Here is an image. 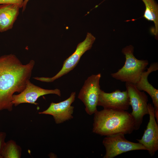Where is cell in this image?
<instances>
[{"label":"cell","instance_id":"cell-1","mask_svg":"<svg viewBox=\"0 0 158 158\" xmlns=\"http://www.w3.org/2000/svg\"><path fill=\"white\" fill-rule=\"evenodd\" d=\"M35 63V61L31 60L23 64L13 54L0 56V112L13 110V96L25 89Z\"/></svg>","mask_w":158,"mask_h":158},{"label":"cell","instance_id":"cell-2","mask_svg":"<svg viewBox=\"0 0 158 158\" xmlns=\"http://www.w3.org/2000/svg\"><path fill=\"white\" fill-rule=\"evenodd\" d=\"M92 132L101 136L130 134L135 130L134 119L126 111L104 109L94 114Z\"/></svg>","mask_w":158,"mask_h":158},{"label":"cell","instance_id":"cell-3","mask_svg":"<svg viewBox=\"0 0 158 158\" xmlns=\"http://www.w3.org/2000/svg\"><path fill=\"white\" fill-rule=\"evenodd\" d=\"M134 47L132 45L123 48L122 53L126 60L123 66L116 72L111 74V77L122 82L135 85L149 64L147 60H139L134 55Z\"/></svg>","mask_w":158,"mask_h":158},{"label":"cell","instance_id":"cell-4","mask_svg":"<svg viewBox=\"0 0 158 158\" xmlns=\"http://www.w3.org/2000/svg\"><path fill=\"white\" fill-rule=\"evenodd\" d=\"M95 40V37L88 32L84 40L78 44L75 52L64 61L61 69L55 75L51 77H36L33 78L41 81L50 83L68 73L77 66L83 55L91 48Z\"/></svg>","mask_w":158,"mask_h":158},{"label":"cell","instance_id":"cell-5","mask_svg":"<svg viewBox=\"0 0 158 158\" xmlns=\"http://www.w3.org/2000/svg\"><path fill=\"white\" fill-rule=\"evenodd\" d=\"M102 143L106 150L104 158H113L130 151L147 150L140 143L134 142L127 140L124 134L121 133L106 136L103 140Z\"/></svg>","mask_w":158,"mask_h":158},{"label":"cell","instance_id":"cell-6","mask_svg":"<svg viewBox=\"0 0 158 158\" xmlns=\"http://www.w3.org/2000/svg\"><path fill=\"white\" fill-rule=\"evenodd\" d=\"M100 73L93 74L85 80L78 96L85 106L87 114L92 115L97 111V106L100 90L99 80Z\"/></svg>","mask_w":158,"mask_h":158},{"label":"cell","instance_id":"cell-7","mask_svg":"<svg viewBox=\"0 0 158 158\" xmlns=\"http://www.w3.org/2000/svg\"><path fill=\"white\" fill-rule=\"evenodd\" d=\"M126 87L132 108L130 114L135 121V130H138L142 123L144 116L149 114L148 97L144 91L138 90L135 84L126 83Z\"/></svg>","mask_w":158,"mask_h":158},{"label":"cell","instance_id":"cell-8","mask_svg":"<svg viewBox=\"0 0 158 158\" xmlns=\"http://www.w3.org/2000/svg\"><path fill=\"white\" fill-rule=\"evenodd\" d=\"M130 105L129 97L127 91H121L117 90L110 93H107L100 90L97 106L104 109L125 111Z\"/></svg>","mask_w":158,"mask_h":158},{"label":"cell","instance_id":"cell-9","mask_svg":"<svg viewBox=\"0 0 158 158\" xmlns=\"http://www.w3.org/2000/svg\"><path fill=\"white\" fill-rule=\"evenodd\" d=\"M54 94L61 96L60 90L46 89L35 85L29 80L25 89L17 95L14 94L12 97V103L13 106H17L22 103H30L37 105L36 102L40 96L44 95Z\"/></svg>","mask_w":158,"mask_h":158},{"label":"cell","instance_id":"cell-10","mask_svg":"<svg viewBox=\"0 0 158 158\" xmlns=\"http://www.w3.org/2000/svg\"><path fill=\"white\" fill-rule=\"evenodd\" d=\"M149 120L141 138L137 139L139 143L147 149L151 156H152L158 150V126L155 120L154 106L148 103Z\"/></svg>","mask_w":158,"mask_h":158},{"label":"cell","instance_id":"cell-11","mask_svg":"<svg viewBox=\"0 0 158 158\" xmlns=\"http://www.w3.org/2000/svg\"><path fill=\"white\" fill-rule=\"evenodd\" d=\"M75 92H73L68 98L63 101L57 103L52 102L47 109L38 113L52 116L57 124L72 119L74 107L71 104L75 100Z\"/></svg>","mask_w":158,"mask_h":158},{"label":"cell","instance_id":"cell-12","mask_svg":"<svg viewBox=\"0 0 158 158\" xmlns=\"http://www.w3.org/2000/svg\"><path fill=\"white\" fill-rule=\"evenodd\" d=\"M158 70L157 62L152 63L147 71L142 74L139 80L135 85L140 91L147 92L151 97L154 105L155 118L158 123V90L151 85L148 80L149 75L152 72Z\"/></svg>","mask_w":158,"mask_h":158},{"label":"cell","instance_id":"cell-13","mask_svg":"<svg viewBox=\"0 0 158 158\" xmlns=\"http://www.w3.org/2000/svg\"><path fill=\"white\" fill-rule=\"evenodd\" d=\"M18 6L13 4L0 5V32L12 29L19 14Z\"/></svg>","mask_w":158,"mask_h":158},{"label":"cell","instance_id":"cell-14","mask_svg":"<svg viewBox=\"0 0 158 158\" xmlns=\"http://www.w3.org/2000/svg\"><path fill=\"white\" fill-rule=\"evenodd\" d=\"M145 8L143 17L147 20L153 21L154 24V34L156 39L158 35V6L155 0H142Z\"/></svg>","mask_w":158,"mask_h":158},{"label":"cell","instance_id":"cell-15","mask_svg":"<svg viewBox=\"0 0 158 158\" xmlns=\"http://www.w3.org/2000/svg\"><path fill=\"white\" fill-rule=\"evenodd\" d=\"M22 149L13 140L5 142L1 153V158H20Z\"/></svg>","mask_w":158,"mask_h":158},{"label":"cell","instance_id":"cell-16","mask_svg":"<svg viewBox=\"0 0 158 158\" xmlns=\"http://www.w3.org/2000/svg\"><path fill=\"white\" fill-rule=\"evenodd\" d=\"M24 0H0V4H13L23 7Z\"/></svg>","mask_w":158,"mask_h":158},{"label":"cell","instance_id":"cell-17","mask_svg":"<svg viewBox=\"0 0 158 158\" xmlns=\"http://www.w3.org/2000/svg\"><path fill=\"white\" fill-rule=\"evenodd\" d=\"M6 136V133L0 132V158L1 153L3 146L5 143V139Z\"/></svg>","mask_w":158,"mask_h":158},{"label":"cell","instance_id":"cell-18","mask_svg":"<svg viewBox=\"0 0 158 158\" xmlns=\"http://www.w3.org/2000/svg\"><path fill=\"white\" fill-rule=\"evenodd\" d=\"M29 0H24L23 5L22 7V12L24 11L25 9L27 4Z\"/></svg>","mask_w":158,"mask_h":158}]
</instances>
